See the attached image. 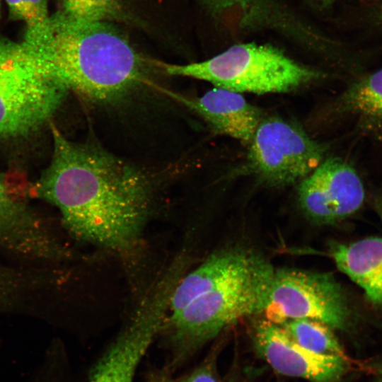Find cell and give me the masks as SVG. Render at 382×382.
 I'll list each match as a JSON object with an SVG mask.
<instances>
[{
	"mask_svg": "<svg viewBox=\"0 0 382 382\" xmlns=\"http://www.w3.org/2000/svg\"><path fill=\"white\" fill-rule=\"evenodd\" d=\"M53 154L37 194L58 208L75 236L117 252L134 248L151 207V187L134 166L96 142L52 127Z\"/></svg>",
	"mask_w": 382,
	"mask_h": 382,
	"instance_id": "1",
	"label": "cell"
},
{
	"mask_svg": "<svg viewBox=\"0 0 382 382\" xmlns=\"http://www.w3.org/2000/svg\"><path fill=\"white\" fill-rule=\"evenodd\" d=\"M21 42L53 79L91 102L118 100L144 79L142 57L108 22H79L56 11Z\"/></svg>",
	"mask_w": 382,
	"mask_h": 382,
	"instance_id": "2",
	"label": "cell"
},
{
	"mask_svg": "<svg viewBox=\"0 0 382 382\" xmlns=\"http://www.w3.org/2000/svg\"><path fill=\"white\" fill-rule=\"evenodd\" d=\"M274 270L265 258L240 277L199 295L176 313L168 315L163 328L168 329L179 357L192 353L239 319L262 313Z\"/></svg>",
	"mask_w": 382,
	"mask_h": 382,
	"instance_id": "3",
	"label": "cell"
},
{
	"mask_svg": "<svg viewBox=\"0 0 382 382\" xmlns=\"http://www.w3.org/2000/svg\"><path fill=\"white\" fill-rule=\"evenodd\" d=\"M157 64L168 75L205 81L241 93L289 92L320 77L277 47L255 42L233 45L202 62Z\"/></svg>",
	"mask_w": 382,
	"mask_h": 382,
	"instance_id": "4",
	"label": "cell"
},
{
	"mask_svg": "<svg viewBox=\"0 0 382 382\" xmlns=\"http://www.w3.org/2000/svg\"><path fill=\"white\" fill-rule=\"evenodd\" d=\"M67 91L22 42L0 35V136L23 137L39 130Z\"/></svg>",
	"mask_w": 382,
	"mask_h": 382,
	"instance_id": "5",
	"label": "cell"
},
{
	"mask_svg": "<svg viewBox=\"0 0 382 382\" xmlns=\"http://www.w3.org/2000/svg\"><path fill=\"white\" fill-rule=\"evenodd\" d=\"M263 312L267 320L277 325L309 318L340 330L350 317L345 291L331 274L293 268L274 270Z\"/></svg>",
	"mask_w": 382,
	"mask_h": 382,
	"instance_id": "6",
	"label": "cell"
},
{
	"mask_svg": "<svg viewBox=\"0 0 382 382\" xmlns=\"http://www.w3.org/2000/svg\"><path fill=\"white\" fill-rule=\"evenodd\" d=\"M252 171L266 183L301 181L323 161L324 149L301 127L279 117L262 119L249 144Z\"/></svg>",
	"mask_w": 382,
	"mask_h": 382,
	"instance_id": "7",
	"label": "cell"
},
{
	"mask_svg": "<svg viewBox=\"0 0 382 382\" xmlns=\"http://www.w3.org/2000/svg\"><path fill=\"white\" fill-rule=\"evenodd\" d=\"M174 284L157 279L149 288L130 323L93 367L89 382H134L137 366L163 329Z\"/></svg>",
	"mask_w": 382,
	"mask_h": 382,
	"instance_id": "8",
	"label": "cell"
},
{
	"mask_svg": "<svg viewBox=\"0 0 382 382\" xmlns=\"http://www.w3.org/2000/svg\"><path fill=\"white\" fill-rule=\"evenodd\" d=\"M298 198L312 221L329 224L355 213L362 205L364 189L354 169L339 158H329L301 180Z\"/></svg>",
	"mask_w": 382,
	"mask_h": 382,
	"instance_id": "9",
	"label": "cell"
},
{
	"mask_svg": "<svg viewBox=\"0 0 382 382\" xmlns=\"http://www.w3.org/2000/svg\"><path fill=\"white\" fill-rule=\"evenodd\" d=\"M253 340L257 354L277 373L311 382H335L346 371L345 357L313 352L294 341L279 325L256 322Z\"/></svg>",
	"mask_w": 382,
	"mask_h": 382,
	"instance_id": "10",
	"label": "cell"
},
{
	"mask_svg": "<svg viewBox=\"0 0 382 382\" xmlns=\"http://www.w3.org/2000/svg\"><path fill=\"white\" fill-rule=\"evenodd\" d=\"M265 258L254 249L243 246L215 251L180 279L173 291L168 315L176 313L199 295L240 277Z\"/></svg>",
	"mask_w": 382,
	"mask_h": 382,
	"instance_id": "11",
	"label": "cell"
},
{
	"mask_svg": "<svg viewBox=\"0 0 382 382\" xmlns=\"http://www.w3.org/2000/svg\"><path fill=\"white\" fill-rule=\"evenodd\" d=\"M168 94L197 113L216 133L249 144L262 120L260 110L241 93L214 87L199 97Z\"/></svg>",
	"mask_w": 382,
	"mask_h": 382,
	"instance_id": "12",
	"label": "cell"
},
{
	"mask_svg": "<svg viewBox=\"0 0 382 382\" xmlns=\"http://www.w3.org/2000/svg\"><path fill=\"white\" fill-rule=\"evenodd\" d=\"M0 245L28 257L50 260L63 255L47 226L11 195L1 177Z\"/></svg>",
	"mask_w": 382,
	"mask_h": 382,
	"instance_id": "13",
	"label": "cell"
},
{
	"mask_svg": "<svg viewBox=\"0 0 382 382\" xmlns=\"http://www.w3.org/2000/svg\"><path fill=\"white\" fill-rule=\"evenodd\" d=\"M331 255L340 270L357 284L374 303L382 304V238L337 244Z\"/></svg>",
	"mask_w": 382,
	"mask_h": 382,
	"instance_id": "14",
	"label": "cell"
},
{
	"mask_svg": "<svg viewBox=\"0 0 382 382\" xmlns=\"http://www.w3.org/2000/svg\"><path fill=\"white\" fill-rule=\"evenodd\" d=\"M279 325L294 341L313 352L345 357L332 328L323 322L309 318H297Z\"/></svg>",
	"mask_w": 382,
	"mask_h": 382,
	"instance_id": "15",
	"label": "cell"
},
{
	"mask_svg": "<svg viewBox=\"0 0 382 382\" xmlns=\"http://www.w3.org/2000/svg\"><path fill=\"white\" fill-rule=\"evenodd\" d=\"M345 102L367 120H382V69L353 84L345 94Z\"/></svg>",
	"mask_w": 382,
	"mask_h": 382,
	"instance_id": "16",
	"label": "cell"
},
{
	"mask_svg": "<svg viewBox=\"0 0 382 382\" xmlns=\"http://www.w3.org/2000/svg\"><path fill=\"white\" fill-rule=\"evenodd\" d=\"M120 0H59L57 13L83 23L108 22L117 17Z\"/></svg>",
	"mask_w": 382,
	"mask_h": 382,
	"instance_id": "17",
	"label": "cell"
},
{
	"mask_svg": "<svg viewBox=\"0 0 382 382\" xmlns=\"http://www.w3.org/2000/svg\"><path fill=\"white\" fill-rule=\"evenodd\" d=\"M9 18L20 21L26 25L25 32L41 28L50 16L47 0H6Z\"/></svg>",
	"mask_w": 382,
	"mask_h": 382,
	"instance_id": "18",
	"label": "cell"
},
{
	"mask_svg": "<svg viewBox=\"0 0 382 382\" xmlns=\"http://www.w3.org/2000/svg\"><path fill=\"white\" fill-rule=\"evenodd\" d=\"M180 382H219L212 362H207L195 369Z\"/></svg>",
	"mask_w": 382,
	"mask_h": 382,
	"instance_id": "19",
	"label": "cell"
},
{
	"mask_svg": "<svg viewBox=\"0 0 382 382\" xmlns=\"http://www.w3.org/2000/svg\"><path fill=\"white\" fill-rule=\"evenodd\" d=\"M149 382H172V381L168 374H166L164 371H161L154 374L151 376Z\"/></svg>",
	"mask_w": 382,
	"mask_h": 382,
	"instance_id": "20",
	"label": "cell"
},
{
	"mask_svg": "<svg viewBox=\"0 0 382 382\" xmlns=\"http://www.w3.org/2000/svg\"><path fill=\"white\" fill-rule=\"evenodd\" d=\"M6 289V284L5 281L4 279V277H2L1 274H0V298L1 297L4 291Z\"/></svg>",
	"mask_w": 382,
	"mask_h": 382,
	"instance_id": "21",
	"label": "cell"
},
{
	"mask_svg": "<svg viewBox=\"0 0 382 382\" xmlns=\"http://www.w3.org/2000/svg\"><path fill=\"white\" fill-rule=\"evenodd\" d=\"M320 4L323 6H328L332 4L336 0H317Z\"/></svg>",
	"mask_w": 382,
	"mask_h": 382,
	"instance_id": "22",
	"label": "cell"
},
{
	"mask_svg": "<svg viewBox=\"0 0 382 382\" xmlns=\"http://www.w3.org/2000/svg\"><path fill=\"white\" fill-rule=\"evenodd\" d=\"M380 214H381V219H382V201H381V205H380Z\"/></svg>",
	"mask_w": 382,
	"mask_h": 382,
	"instance_id": "23",
	"label": "cell"
},
{
	"mask_svg": "<svg viewBox=\"0 0 382 382\" xmlns=\"http://www.w3.org/2000/svg\"><path fill=\"white\" fill-rule=\"evenodd\" d=\"M1 1L2 0H0V18H1Z\"/></svg>",
	"mask_w": 382,
	"mask_h": 382,
	"instance_id": "24",
	"label": "cell"
},
{
	"mask_svg": "<svg viewBox=\"0 0 382 382\" xmlns=\"http://www.w3.org/2000/svg\"><path fill=\"white\" fill-rule=\"evenodd\" d=\"M381 21H382V15L381 16Z\"/></svg>",
	"mask_w": 382,
	"mask_h": 382,
	"instance_id": "25",
	"label": "cell"
},
{
	"mask_svg": "<svg viewBox=\"0 0 382 382\" xmlns=\"http://www.w3.org/2000/svg\"><path fill=\"white\" fill-rule=\"evenodd\" d=\"M381 367H382V361H381Z\"/></svg>",
	"mask_w": 382,
	"mask_h": 382,
	"instance_id": "26",
	"label": "cell"
}]
</instances>
